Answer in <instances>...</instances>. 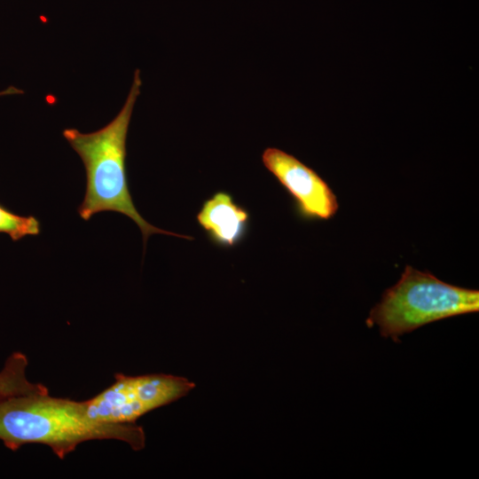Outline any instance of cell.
<instances>
[{
	"label": "cell",
	"instance_id": "1",
	"mask_svg": "<svg viewBox=\"0 0 479 479\" xmlns=\"http://www.w3.org/2000/svg\"><path fill=\"white\" fill-rule=\"evenodd\" d=\"M27 359L12 354L0 371V440L16 451L27 444L50 447L64 459L78 444L90 440L114 439L134 451L145 446V433L134 423L96 421L87 414L85 401L50 396L46 387L26 377Z\"/></svg>",
	"mask_w": 479,
	"mask_h": 479
},
{
	"label": "cell",
	"instance_id": "2",
	"mask_svg": "<svg viewBox=\"0 0 479 479\" xmlns=\"http://www.w3.org/2000/svg\"><path fill=\"white\" fill-rule=\"evenodd\" d=\"M141 85L140 71L137 69L121 111L100 130L90 133H82L76 129L63 130V137L82 159L86 172L85 194L77 211L85 221L106 211L127 216L139 227L144 246L148 238L156 233L191 240L190 236L160 229L145 221L136 208L130 192L126 139Z\"/></svg>",
	"mask_w": 479,
	"mask_h": 479
},
{
	"label": "cell",
	"instance_id": "3",
	"mask_svg": "<svg viewBox=\"0 0 479 479\" xmlns=\"http://www.w3.org/2000/svg\"><path fill=\"white\" fill-rule=\"evenodd\" d=\"M478 310V290L448 284L406 265L400 279L370 310L366 325H376L381 336L398 342L401 335L426 324Z\"/></svg>",
	"mask_w": 479,
	"mask_h": 479
},
{
	"label": "cell",
	"instance_id": "4",
	"mask_svg": "<svg viewBox=\"0 0 479 479\" xmlns=\"http://www.w3.org/2000/svg\"><path fill=\"white\" fill-rule=\"evenodd\" d=\"M114 379L108 388L85 400L90 419L105 423H134L145 413L185 397L196 386L185 377L165 373H116Z\"/></svg>",
	"mask_w": 479,
	"mask_h": 479
},
{
	"label": "cell",
	"instance_id": "5",
	"mask_svg": "<svg viewBox=\"0 0 479 479\" xmlns=\"http://www.w3.org/2000/svg\"><path fill=\"white\" fill-rule=\"evenodd\" d=\"M262 161L294 200L305 219L327 220L338 210V200L327 183L294 156L278 148H266Z\"/></svg>",
	"mask_w": 479,
	"mask_h": 479
},
{
	"label": "cell",
	"instance_id": "6",
	"mask_svg": "<svg viewBox=\"0 0 479 479\" xmlns=\"http://www.w3.org/2000/svg\"><path fill=\"white\" fill-rule=\"evenodd\" d=\"M197 221L213 243L232 247L246 236L249 214L231 194L217 192L203 202Z\"/></svg>",
	"mask_w": 479,
	"mask_h": 479
},
{
	"label": "cell",
	"instance_id": "7",
	"mask_svg": "<svg viewBox=\"0 0 479 479\" xmlns=\"http://www.w3.org/2000/svg\"><path fill=\"white\" fill-rule=\"evenodd\" d=\"M40 232V222L35 216H19L0 204V233L17 241L26 236H36Z\"/></svg>",
	"mask_w": 479,
	"mask_h": 479
},
{
	"label": "cell",
	"instance_id": "8",
	"mask_svg": "<svg viewBox=\"0 0 479 479\" xmlns=\"http://www.w3.org/2000/svg\"><path fill=\"white\" fill-rule=\"evenodd\" d=\"M22 92L23 91L20 90V89H17V88L12 86V87L7 88L5 90L0 91V96L12 95V94H20V93H22Z\"/></svg>",
	"mask_w": 479,
	"mask_h": 479
}]
</instances>
